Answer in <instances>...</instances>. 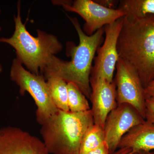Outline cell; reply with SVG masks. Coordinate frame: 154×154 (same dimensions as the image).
Returning <instances> with one entry per match:
<instances>
[{
  "instance_id": "603a6c76",
  "label": "cell",
  "mask_w": 154,
  "mask_h": 154,
  "mask_svg": "<svg viewBox=\"0 0 154 154\" xmlns=\"http://www.w3.org/2000/svg\"><path fill=\"white\" fill-rule=\"evenodd\" d=\"M2 66H1V65H0V72H1V71H2Z\"/></svg>"
},
{
  "instance_id": "4fadbf2b",
  "label": "cell",
  "mask_w": 154,
  "mask_h": 154,
  "mask_svg": "<svg viewBox=\"0 0 154 154\" xmlns=\"http://www.w3.org/2000/svg\"><path fill=\"white\" fill-rule=\"evenodd\" d=\"M53 101L59 110L69 111L67 83L58 77L51 76L46 80Z\"/></svg>"
},
{
  "instance_id": "5b68a950",
  "label": "cell",
  "mask_w": 154,
  "mask_h": 154,
  "mask_svg": "<svg viewBox=\"0 0 154 154\" xmlns=\"http://www.w3.org/2000/svg\"><path fill=\"white\" fill-rule=\"evenodd\" d=\"M10 76L19 86L21 95L27 92L33 98L36 106V120L38 124L41 125L57 112L58 109L53 101L47 82L42 75L33 74L14 59Z\"/></svg>"
},
{
  "instance_id": "52a82bcc",
  "label": "cell",
  "mask_w": 154,
  "mask_h": 154,
  "mask_svg": "<svg viewBox=\"0 0 154 154\" xmlns=\"http://www.w3.org/2000/svg\"><path fill=\"white\" fill-rule=\"evenodd\" d=\"M115 82L117 105L127 104L137 110L145 119L144 88L137 72L127 63L119 58Z\"/></svg>"
},
{
  "instance_id": "30bf717a",
  "label": "cell",
  "mask_w": 154,
  "mask_h": 154,
  "mask_svg": "<svg viewBox=\"0 0 154 154\" xmlns=\"http://www.w3.org/2000/svg\"><path fill=\"white\" fill-rule=\"evenodd\" d=\"M0 154H49L42 140L16 127L0 129Z\"/></svg>"
},
{
  "instance_id": "277c9868",
  "label": "cell",
  "mask_w": 154,
  "mask_h": 154,
  "mask_svg": "<svg viewBox=\"0 0 154 154\" xmlns=\"http://www.w3.org/2000/svg\"><path fill=\"white\" fill-rule=\"evenodd\" d=\"M15 30L9 38H0L1 42L8 44L16 50L17 59L24 65L30 72L39 75L52 56L63 49V45L56 36L40 30L33 36L22 23L20 2L17 5V15L14 17Z\"/></svg>"
},
{
  "instance_id": "3957f363",
  "label": "cell",
  "mask_w": 154,
  "mask_h": 154,
  "mask_svg": "<svg viewBox=\"0 0 154 154\" xmlns=\"http://www.w3.org/2000/svg\"><path fill=\"white\" fill-rule=\"evenodd\" d=\"M94 124L91 109L77 113L58 109L42 125L40 133L49 154H80L83 138Z\"/></svg>"
},
{
  "instance_id": "ba28073f",
  "label": "cell",
  "mask_w": 154,
  "mask_h": 154,
  "mask_svg": "<svg viewBox=\"0 0 154 154\" xmlns=\"http://www.w3.org/2000/svg\"><path fill=\"white\" fill-rule=\"evenodd\" d=\"M145 120L131 105L127 104L117 105L107 116L104 128L105 141L110 153L118 149L119 142L125 134Z\"/></svg>"
},
{
  "instance_id": "cb8c5ba5",
  "label": "cell",
  "mask_w": 154,
  "mask_h": 154,
  "mask_svg": "<svg viewBox=\"0 0 154 154\" xmlns=\"http://www.w3.org/2000/svg\"><path fill=\"white\" fill-rule=\"evenodd\" d=\"M1 27H0V31H1Z\"/></svg>"
},
{
  "instance_id": "5bb4252c",
  "label": "cell",
  "mask_w": 154,
  "mask_h": 154,
  "mask_svg": "<svg viewBox=\"0 0 154 154\" xmlns=\"http://www.w3.org/2000/svg\"><path fill=\"white\" fill-rule=\"evenodd\" d=\"M119 3V8L124 11L125 16L134 17L154 16V0H123Z\"/></svg>"
},
{
  "instance_id": "7c38bea8",
  "label": "cell",
  "mask_w": 154,
  "mask_h": 154,
  "mask_svg": "<svg viewBox=\"0 0 154 154\" xmlns=\"http://www.w3.org/2000/svg\"><path fill=\"white\" fill-rule=\"evenodd\" d=\"M125 147L136 152L154 150V124L145 120L130 130L121 139L118 149Z\"/></svg>"
},
{
  "instance_id": "ac0fdd59",
  "label": "cell",
  "mask_w": 154,
  "mask_h": 154,
  "mask_svg": "<svg viewBox=\"0 0 154 154\" xmlns=\"http://www.w3.org/2000/svg\"><path fill=\"white\" fill-rule=\"evenodd\" d=\"M95 2L105 8L110 9H114V8L119 2V1H113V0H96Z\"/></svg>"
},
{
  "instance_id": "2e32d148",
  "label": "cell",
  "mask_w": 154,
  "mask_h": 154,
  "mask_svg": "<svg viewBox=\"0 0 154 154\" xmlns=\"http://www.w3.org/2000/svg\"><path fill=\"white\" fill-rule=\"evenodd\" d=\"M67 88L69 111L77 113L91 110L88 99L76 85L67 83Z\"/></svg>"
},
{
  "instance_id": "7a4b0ae2",
  "label": "cell",
  "mask_w": 154,
  "mask_h": 154,
  "mask_svg": "<svg viewBox=\"0 0 154 154\" xmlns=\"http://www.w3.org/2000/svg\"><path fill=\"white\" fill-rule=\"evenodd\" d=\"M122 21L119 57L134 69L145 89L154 80V16H125Z\"/></svg>"
},
{
  "instance_id": "e0dca14e",
  "label": "cell",
  "mask_w": 154,
  "mask_h": 154,
  "mask_svg": "<svg viewBox=\"0 0 154 154\" xmlns=\"http://www.w3.org/2000/svg\"><path fill=\"white\" fill-rule=\"evenodd\" d=\"M146 121L154 124V97L146 99Z\"/></svg>"
},
{
  "instance_id": "8fae6325",
  "label": "cell",
  "mask_w": 154,
  "mask_h": 154,
  "mask_svg": "<svg viewBox=\"0 0 154 154\" xmlns=\"http://www.w3.org/2000/svg\"><path fill=\"white\" fill-rule=\"evenodd\" d=\"M90 84L94 124L104 130L107 116L117 106L115 81L110 82L102 77L91 76Z\"/></svg>"
},
{
  "instance_id": "6da1fadb",
  "label": "cell",
  "mask_w": 154,
  "mask_h": 154,
  "mask_svg": "<svg viewBox=\"0 0 154 154\" xmlns=\"http://www.w3.org/2000/svg\"><path fill=\"white\" fill-rule=\"evenodd\" d=\"M76 30L79 43L67 44V53L71 59L66 61L52 56L40 74L45 80L50 77H58L67 83L74 84L87 99H91V88L90 76L92 63L105 33L104 28L88 36L82 30L76 18L68 16Z\"/></svg>"
},
{
  "instance_id": "9c48e42d",
  "label": "cell",
  "mask_w": 154,
  "mask_h": 154,
  "mask_svg": "<svg viewBox=\"0 0 154 154\" xmlns=\"http://www.w3.org/2000/svg\"><path fill=\"white\" fill-rule=\"evenodd\" d=\"M122 25V18L112 24L104 26L105 41L102 47L97 50V55L91 76L102 77L110 82H113V74L119 58L117 42Z\"/></svg>"
},
{
  "instance_id": "d6986e66",
  "label": "cell",
  "mask_w": 154,
  "mask_h": 154,
  "mask_svg": "<svg viewBox=\"0 0 154 154\" xmlns=\"http://www.w3.org/2000/svg\"><path fill=\"white\" fill-rule=\"evenodd\" d=\"M109 148L106 141L98 149L92 151L87 154H109Z\"/></svg>"
},
{
  "instance_id": "44dd1931",
  "label": "cell",
  "mask_w": 154,
  "mask_h": 154,
  "mask_svg": "<svg viewBox=\"0 0 154 154\" xmlns=\"http://www.w3.org/2000/svg\"><path fill=\"white\" fill-rule=\"evenodd\" d=\"M118 149L109 154H137V152L130 148H121Z\"/></svg>"
},
{
  "instance_id": "8992f818",
  "label": "cell",
  "mask_w": 154,
  "mask_h": 154,
  "mask_svg": "<svg viewBox=\"0 0 154 154\" xmlns=\"http://www.w3.org/2000/svg\"><path fill=\"white\" fill-rule=\"evenodd\" d=\"M55 3H58L66 11L80 15L85 22L83 31L88 36L93 35L103 26L112 24L125 15L121 9L108 8L92 0H75L73 2L62 1Z\"/></svg>"
},
{
  "instance_id": "9a60e30c",
  "label": "cell",
  "mask_w": 154,
  "mask_h": 154,
  "mask_svg": "<svg viewBox=\"0 0 154 154\" xmlns=\"http://www.w3.org/2000/svg\"><path fill=\"white\" fill-rule=\"evenodd\" d=\"M105 142L104 130L94 124L88 129L83 138L80 154H87L98 149Z\"/></svg>"
},
{
  "instance_id": "7402d4cb",
  "label": "cell",
  "mask_w": 154,
  "mask_h": 154,
  "mask_svg": "<svg viewBox=\"0 0 154 154\" xmlns=\"http://www.w3.org/2000/svg\"><path fill=\"white\" fill-rule=\"evenodd\" d=\"M137 154H154V151L147 152L140 151L137 152Z\"/></svg>"
},
{
  "instance_id": "ffe728a7",
  "label": "cell",
  "mask_w": 154,
  "mask_h": 154,
  "mask_svg": "<svg viewBox=\"0 0 154 154\" xmlns=\"http://www.w3.org/2000/svg\"><path fill=\"white\" fill-rule=\"evenodd\" d=\"M144 95L146 99L154 97V80L150 83L145 88Z\"/></svg>"
}]
</instances>
